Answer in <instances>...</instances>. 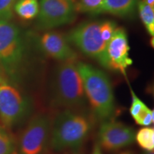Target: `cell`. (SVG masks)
<instances>
[{
    "label": "cell",
    "instance_id": "obj_8",
    "mask_svg": "<svg viewBox=\"0 0 154 154\" xmlns=\"http://www.w3.org/2000/svg\"><path fill=\"white\" fill-rule=\"evenodd\" d=\"M32 109L30 102L14 86L0 84V119L7 128L14 126Z\"/></svg>",
    "mask_w": 154,
    "mask_h": 154
},
{
    "label": "cell",
    "instance_id": "obj_10",
    "mask_svg": "<svg viewBox=\"0 0 154 154\" xmlns=\"http://www.w3.org/2000/svg\"><path fill=\"white\" fill-rule=\"evenodd\" d=\"M129 51L130 46L126 31L123 28H116L107 44V69L118 71L126 76V69L133 63Z\"/></svg>",
    "mask_w": 154,
    "mask_h": 154
},
{
    "label": "cell",
    "instance_id": "obj_1",
    "mask_svg": "<svg viewBox=\"0 0 154 154\" xmlns=\"http://www.w3.org/2000/svg\"><path fill=\"white\" fill-rule=\"evenodd\" d=\"M86 99L94 114L101 121H108L115 110L114 96L110 79L104 72L91 64L76 63Z\"/></svg>",
    "mask_w": 154,
    "mask_h": 154
},
{
    "label": "cell",
    "instance_id": "obj_22",
    "mask_svg": "<svg viewBox=\"0 0 154 154\" xmlns=\"http://www.w3.org/2000/svg\"><path fill=\"white\" fill-rule=\"evenodd\" d=\"M92 154H102L101 146H99V143H96L94 147L93 152H92Z\"/></svg>",
    "mask_w": 154,
    "mask_h": 154
},
{
    "label": "cell",
    "instance_id": "obj_12",
    "mask_svg": "<svg viewBox=\"0 0 154 154\" xmlns=\"http://www.w3.org/2000/svg\"><path fill=\"white\" fill-rule=\"evenodd\" d=\"M138 0H104L101 13L126 17L134 12Z\"/></svg>",
    "mask_w": 154,
    "mask_h": 154
},
{
    "label": "cell",
    "instance_id": "obj_3",
    "mask_svg": "<svg viewBox=\"0 0 154 154\" xmlns=\"http://www.w3.org/2000/svg\"><path fill=\"white\" fill-rule=\"evenodd\" d=\"M91 130V121L86 116L66 109L57 113L51 123L50 146L57 151L77 149Z\"/></svg>",
    "mask_w": 154,
    "mask_h": 154
},
{
    "label": "cell",
    "instance_id": "obj_21",
    "mask_svg": "<svg viewBox=\"0 0 154 154\" xmlns=\"http://www.w3.org/2000/svg\"><path fill=\"white\" fill-rule=\"evenodd\" d=\"M154 111L153 110L149 109V110L146 111L145 114L143 116L139 122L138 123V125L144 126H149L153 123V115Z\"/></svg>",
    "mask_w": 154,
    "mask_h": 154
},
{
    "label": "cell",
    "instance_id": "obj_23",
    "mask_svg": "<svg viewBox=\"0 0 154 154\" xmlns=\"http://www.w3.org/2000/svg\"><path fill=\"white\" fill-rule=\"evenodd\" d=\"M142 2H143L144 3L147 4V5L154 6V0H141Z\"/></svg>",
    "mask_w": 154,
    "mask_h": 154
},
{
    "label": "cell",
    "instance_id": "obj_19",
    "mask_svg": "<svg viewBox=\"0 0 154 154\" xmlns=\"http://www.w3.org/2000/svg\"><path fill=\"white\" fill-rule=\"evenodd\" d=\"M15 2L16 0H0V22L12 18Z\"/></svg>",
    "mask_w": 154,
    "mask_h": 154
},
{
    "label": "cell",
    "instance_id": "obj_17",
    "mask_svg": "<svg viewBox=\"0 0 154 154\" xmlns=\"http://www.w3.org/2000/svg\"><path fill=\"white\" fill-rule=\"evenodd\" d=\"M131 93L132 96V103L130 108V113L136 124H138V121L140 120V119L143 117L149 108L136 96L131 88Z\"/></svg>",
    "mask_w": 154,
    "mask_h": 154
},
{
    "label": "cell",
    "instance_id": "obj_5",
    "mask_svg": "<svg viewBox=\"0 0 154 154\" xmlns=\"http://www.w3.org/2000/svg\"><path fill=\"white\" fill-rule=\"evenodd\" d=\"M74 44L88 57L96 59L107 69V44L100 33V22H89L82 24L72 30L67 36Z\"/></svg>",
    "mask_w": 154,
    "mask_h": 154
},
{
    "label": "cell",
    "instance_id": "obj_26",
    "mask_svg": "<svg viewBox=\"0 0 154 154\" xmlns=\"http://www.w3.org/2000/svg\"><path fill=\"white\" fill-rule=\"evenodd\" d=\"M143 154H154L153 151H148V152H145V153H143Z\"/></svg>",
    "mask_w": 154,
    "mask_h": 154
},
{
    "label": "cell",
    "instance_id": "obj_14",
    "mask_svg": "<svg viewBox=\"0 0 154 154\" xmlns=\"http://www.w3.org/2000/svg\"><path fill=\"white\" fill-rule=\"evenodd\" d=\"M140 20L150 35H154V6L144 3L141 0L137 3Z\"/></svg>",
    "mask_w": 154,
    "mask_h": 154
},
{
    "label": "cell",
    "instance_id": "obj_25",
    "mask_svg": "<svg viewBox=\"0 0 154 154\" xmlns=\"http://www.w3.org/2000/svg\"><path fill=\"white\" fill-rule=\"evenodd\" d=\"M120 154H133L131 152L129 151H126V152H123V153H121Z\"/></svg>",
    "mask_w": 154,
    "mask_h": 154
},
{
    "label": "cell",
    "instance_id": "obj_15",
    "mask_svg": "<svg viewBox=\"0 0 154 154\" xmlns=\"http://www.w3.org/2000/svg\"><path fill=\"white\" fill-rule=\"evenodd\" d=\"M135 139L142 149L147 151H153L154 149V129L153 128H143L136 134Z\"/></svg>",
    "mask_w": 154,
    "mask_h": 154
},
{
    "label": "cell",
    "instance_id": "obj_2",
    "mask_svg": "<svg viewBox=\"0 0 154 154\" xmlns=\"http://www.w3.org/2000/svg\"><path fill=\"white\" fill-rule=\"evenodd\" d=\"M51 103L66 109L83 107L86 96L75 61H62L56 67L51 82Z\"/></svg>",
    "mask_w": 154,
    "mask_h": 154
},
{
    "label": "cell",
    "instance_id": "obj_4",
    "mask_svg": "<svg viewBox=\"0 0 154 154\" xmlns=\"http://www.w3.org/2000/svg\"><path fill=\"white\" fill-rule=\"evenodd\" d=\"M24 45L20 31L9 21L0 22V64L9 76L14 77L22 66Z\"/></svg>",
    "mask_w": 154,
    "mask_h": 154
},
{
    "label": "cell",
    "instance_id": "obj_16",
    "mask_svg": "<svg viewBox=\"0 0 154 154\" xmlns=\"http://www.w3.org/2000/svg\"><path fill=\"white\" fill-rule=\"evenodd\" d=\"M0 154H17L12 136L2 126H0Z\"/></svg>",
    "mask_w": 154,
    "mask_h": 154
},
{
    "label": "cell",
    "instance_id": "obj_18",
    "mask_svg": "<svg viewBox=\"0 0 154 154\" xmlns=\"http://www.w3.org/2000/svg\"><path fill=\"white\" fill-rule=\"evenodd\" d=\"M104 0H78L76 10L88 14H100Z\"/></svg>",
    "mask_w": 154,
    "mask_h": 154
},
{
    "label": "cell",
    "instance_id": "obj_24",
    "mask_svg": "<svg viewBox=\"0 0 154 154\" xmlns=\"http://www.w3.org/2000/svg\"><path fill=\"white\" fill-rule=\"evenodd\" d=\"M5 82H6L5 78L3 77L2 74L1 73V70H0V84H2V83H5Z\"/></svg>",
    "mask_w": 154,
    "mask_h": 154
},
{
    "label": "cell",
    "instance_id": "obj_9",
    "mask_svg": "<svg viewBox=\"0 0 154 154\" xmlns=\"http://www.w3.org/2000/svg\"><path fill=\"white\" fill-rule=\"evenodd\" d=\"M136 132L131 127L115 121H105L99 131V146L107 151H116L134 143Z\"/></svg>",
    "mask_w": 154,
    "mask_h": 154
},
{
    "label": "cell",
    "instance_id": "obj_6",
    "mask_svg": "<svg viewBox=\"0 0 154 154\" xmlns=\"http://www.w3.org/2000/svg\"><path fill=\"white\" fill-rule=\"evenodd\" d=\"M51 124L47 115L35 116L21 135L17 154H45L49 143Z\"/></svg>",
    "mask_w": 154,
    "mask_h": 154
},
{
    "label": "cell",
    "instance_id": "obj_13",
    "mask_svg": "<svg viewBox=\"0 0 154 154\" xmlns=\"http://www.w3.org/2000/svg\"><path fill=\"white\" fill-rule=\"evenodd\" d=\"M14 11L24 20L35 19L39 11L38 0H18L14 6Z\"/></svg>",
    "mask_w": 154,
    "mask_h": 154
},
{
    "label": "cell",
    "instance_id": "obj_11",
    "mask_svg": "<svg viewBox=\"0 0 154 154\" xmlns=\"http://www.w3.org/2000/svg\"><path fill=\"white\" fill-rule=\"evenodd\" d=\"M39 46L49 57L62 61H76L77 54L71 47L67 38L55 31H49L39 38Z\"/></svg>",
    "mask_w": 154,
    "mask_h": 154
},
{
    "label": "cell",
    "instance_id": "obj_20",
    "mask_svg": "<svg viewBox=\"0 0 154 154\" xmlns=\"http://www.w3.org/2000/svg\"><path fill=\"white\" fill-rule=\"evenodd\" d=\"M116 28L115 23L111 21H104L100 22V33L103 41L109 43Z\"/></svg>",
    "mask_w": 154,
    "mask_h": 154
},
{
    "label": "cell",
    "instance_id": "obj_7",
    "mask_svg": "<svg viewBox=\"0 0 154 154\" xmlns=\"http://www.w3.org/2000/svg\"><path fill=\"white\" fill-rule=\"evenodd\" d=\"M74 0H41L37 15V27L49 30L69 24L76 19Z\"/></svg>",
    "mask_w": 154,
    "mask_h": 154
}]
</instances>
